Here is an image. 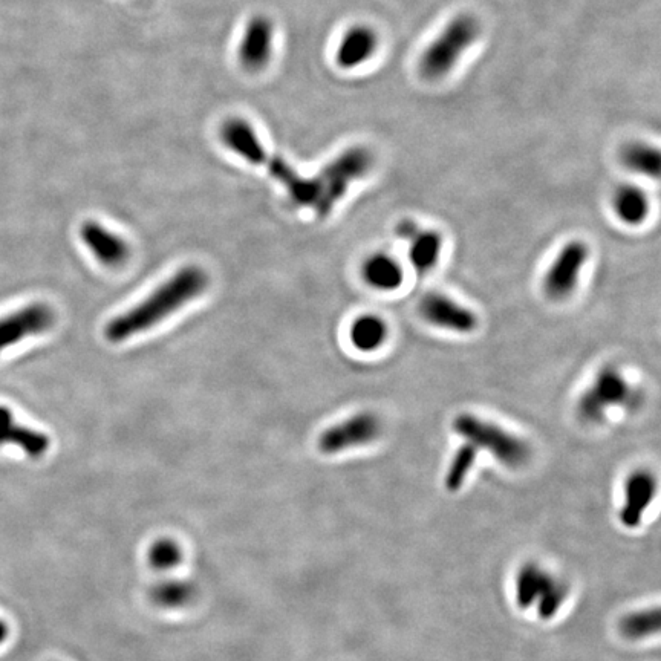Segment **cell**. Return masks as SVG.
<instances>
[{
  "label": "cell",
  "instance_id": "1",
  "mask_svg": "<svg viewBox=\"0 0 661 661\" xmlns=\"http://www.w3.org/2000/svg\"><path fill=\"white\" fill-rule=\"evenodd\" d=\"M207 285H209V276L202 268H181L175 276L170 277L166 284L157 288L143 302L111 320L106 325V339L112 343H120L135 334L143 333L204 293Z\"/></svg>",
  "mask_w": 661,
  "mask_h": 661
},
{
  "label": "cell",
  "instance_id": "2",
  "mask_svg": "<svg viewBox=\"0 0 661 661\" xmlns=\"http://www.w3.org/2000/svg\"><path fill=\"white\" fill-rule=\"evenodd\" d=\"M481 36V23L472 14L453 17L421 54L418 69L424 79L438 82L446 79L463 54Z\"/></svg>",
  "mask_w": 661,
  "mask_h": 661
},
{
  "label": "cell",
  "instance_id": "3",
  "mask_svg": "<svg viewBox=\"0 0 661 661\" xmlns=\"http://www.w3.org/2000/svg\"><path fill=\"white\" fill-rule=\"evenodd\" d=\"M453 430L476 449L487 450L499 463L512 469L524 466L530 458V447L524 440L475 415H458Z\"/></svg>",
  "mask_w": 661,
  "mask_h": 661
},
{
  "label": "cell",
  "instance_id": "4",
  "mask_svg": "<svg viewBox=\"0 0 661 661\" xmlns=\"http://www.w3.org/2000/svg\"><path fill=\"white\" fill-rule=\"evenodd\" d=\"M372 164L374 157L371 150L357 146L349 147L328 166L323 167L322 172L316 176L320 190L319 201L314 209L317 216L326 218L333 212L334 206L346 195L349 186L368 175Z\"/></svg>",
  "mask_w": 661,
  "mask_h": 661
},
{
  "label": "cell",
  "instance_id": "5",
  "mask_svg": "<svg viewBox=\"0 0 661 661\" xmlns=\"http://www.w3.org/2000/svg\"><path fill=\"white\" fill-rule=\"evenodd\" d=\"M628 381L614 366H606L597 374L593 385L579 400V415L588 423H599L606 411L623 406L631 400Z\"/></svg>",
  "mask_w": 661,
  "mask_h": 661
},
{
  "label": "cell",
  "instance_id": "6",
  "mask_svg": "<svg viewBox=\"0 0 661 661\" xmlns=\"http://www.w3.org/2000/svg\"><path fill=\"white\" fill-rule=\"evenodd\" d=\"M588 259L590 248L585 242H568L545 274V294L553 300H564L571 296L579 284L580 274Z\"/></svg>",
  "mask_w": 661,
  "mask_h": 661
},
{
  "label": "cell",
  "instance_id": "7",
  "mask_svg": "<svg viewBox=\"0 0 661 661\" xmlns=\"http://www.w3.org/2000/svg\"><path fill=\"white\" fill-rule=\"evenodd\" d=\"M381 432L380 420L371 412H360L348 420L329 427L320 435L319 447L326 455H336L343 450L368 446L377 440Z\"/></svg>",
  "mask_w": 661,
  "mask_h": 661
},
{
  "label": "cell",
  "instance_id": "8",
  "mask_svg": "<svg viewBox=\"0 0 661 661\" xmlns=\"http://www.w3.org/2000/svg\"><path fill=\"white\" fill-rule=\"evenodd\" d=\"M56 314L46 303H31L0 319V354L31 336L53 328Z\"/></svg>",
  "mask_w": 661,
  "mask_h": 661
},
{
  "label": "cell",
  "instance_id": "9",
  "mask_svg": "<svg viewBox=\"0 0 661 661\" xmlns=\"http://www.w3.org/2000/svg\"><path fill=\"white\" fill-rule=\"evenodd\" d=\"M420 314L427 323L450 333L470 334L478 317L469 308L440 293H427L420 302Z\"/></svg>",
  "mask_w": 661,
  "mask_h": 661
},
{
  "label": "cell",
  "instance_id": "10",
  "mask_svg": "<svg viewBox=\"0 0 661 661\" xmlns=\"http://www.w3.org/2000/svg\"><path fill=\"white\" fill-rule=\"evenodd\" d=\"M273 46V22L265 16L253 17L247 23L239 43V63L248 72L262 71L270 63Z\"/></svg>",
  "mask_w": 661,
  "mask_h": 661
},
{
  "label": "cell",
  "instance_id": "11",
  "mask_svg": "<svg viewBox=\"0 0 661 661\" xmlns=\"http://www.w3.org/2000/svg\"><path fill=\"white\" fill-rule=\"evenodd\" d=\"M380 39L377 31L368 25H354L349 28L336 51V63L345 71L366 65L377 54Z\"/></svg>",
  "mask_w": 661,
  "mask_h": 661
},
{
  "label": "cell",
  "instance_id": "12",
  "mask_svg": "<svg viewBox=\"0 0 661 661\" xmlns=\"http://www.w3.org/2000/svg\"><path fill=\"white\" fill-rule=\"evenodd\" d=\"M221 140L238 157L254 166L267 164L268 154L254 127L244 118H228L221 127Z\"/></svg>",
  "mask_w": 661,
  "mask_h": 661
},
{
  "label": "cell",
  "instance_id": "13",
  "mask_svg": "<svg viewBox=\"0 0 661 661\" xmlns=\"http://www.w3.org/2000/svg\"><path fill=\"white\" fill-rule=\"evenodd\" d=\"M80 236L97 261L106 267H121L129 261L131 256L129 244L98 222H85L80 230Z\"/></svg>",
  "mask_w": 661,
  "mask_h": 661
},
{
  "label": "cell",
  "instance_id": "14",
  "mask_svg": "<svg viewBox=\"0 0 661 661\" xmlns=\"http://www.w3.org/2000/svg\"><path fill=\"white\" fill-rule=\"evenodd\" d=\"M657 493V481L646 470L632 473L626 481L625 504L620 510V522L626 528H637L642 522L643 513L651 505Z\"/></svg>",
  "mask_w": 661,
  "mask_h": 661
},
{
  "label": "cell",
  "instance_id": "15",
  "mask_svg": "<svg viewBox=\"0 0 661 661\" xmlns=\"http://www.w3.org/2000/svg\"><path fill=\"white\" fill-rule=\"evenodd\" d=\"M0 446H16L33 460L48 452L51 441L45 434L17 423L13 412L0 406Z\"/></svg>",
  "mask_w": 661,
  "mask_h": 661
},
{
  "label": "cell",
  "instance_id": "16",
  "mask_svg": "<svg viewBox=\"0 0 661 661\" xmlns=\"http://www.w3.org/2000/svg\"><path fill=\"white\" fill-rule=\"evenodd\" d=\"M363 281L374 288V290L389 291L398 290L403 285L404 273L401 265L388 254H372L366 259L362 267Z\"/></svg>",
  "mask_w": 661,
  "mask_h": 661
},
{
  "label": "cell",
  "instance_id": "17",
  "mask_svg": "<svg viewBox=\"0 0 661 661\" xmlns=\"http://www.w3.org/2000/svg\"><path fill=\"white\" fill-rule=\"evenodd\" d=\"M389 329L385 320L374 314L357 317L349 329V339L355 349L362 352H374L385 345Z\"/></svg>",
  "mask_w": 661,
  "mask_h": 661
},
{
  "label": "cell",
  "instance_id": "18",
  "mask_svg": "<svg viewBox=\"0 0 661 661\" xmlns=\"http://www.w3.org/2000/svg\"><path fill=\"white\" fill-rule=\"evenodd\" d=\"M443 236L435 230H421L411 239L409 259L412 267L420 274L429 273L440 261Z\"/></svg>",
  "mask_w": 661,
  "mask_h": 661
},
{
  "label": "cell",
  "instance_id": "19",
  "mask_svg": "<svg viewBox=\"0 0 661 661\" xmlns=\"http://www.w3.org/2000/svg\"><path fill=\"white\" fill-rule=\"evenodd\" d=\"M554 577L535 564L521 568L516 582V602L521 609H528L538 602L539 597L553 583Z\"/></svg>",
  "mask_w": 661,
  "mask_h": 661
},
{
  "label": "cell",
  "instance_id": "20",
  "mask_svg": "<svg viewBox=\"0 0 661 661\" xmlns=\"http://www.w3.org/2000/svg\"><path fill=\"white\" fill-rule=\"evenodd\" d=\"M614 212L626 225H640L649 213V199L640 187L622 186L614 195Z\"/></svg>",
  "mask_w": 661,
  "mask_h": 661
},
{
  "label": "cell",
  "instance_id": "21",
  "mask_svg": "<svg viewBox=\"0 0 661 661\" xmlns=\"http://www.w3.org/2000/svg\"><path fill=\"white\" fill-rule=\"evenodd\" d=\"M620 161L626 169L639 175L649 178H657L660 175V152L657 147L643 141L626 144L620 152Z\"/></svg>",
  "mask_w": 661,
  "mask_h": 661
},
{
  "label": "cell",
  "instance_id": "22",
  "mask_svg": "<svg viewBox=\"0 0 661 661\" xmlns=\"http://www.w3.org/2000/svg\"><path fill=\"white\" fill-rule=\"evenodd\" d=\"M196 587L187 580H164L150 591V599L164 609H178L195 600Z\"/></svg>",
  "mask_w": 661,
  "mask_h": 661
},
{
  "label": "cell",
  "instance_id": "23",
  "mask_svg": "<svg viewBox=\"0 0 661 661\" xmlns=\"http://www.w3.org/2000/svg\"><path fill=\"white\" fill-rule=\"evenodd\" d=\"M661 614L660 609L652 608L640 611V613L629 614L623 617L619 623L620 634L629 640H642L660 632Z\"/></svg>",
  "mask_w": 661,
  "mask_h": 661
},
{
  "label": "cell",
  "instance_id": "24",
  "mask_svg": "<svg viewBox=\"0 0 661 661\" xmlns=\"http://www.w3.org/2000/svg\"><path fill=\"white\" fill-rule=\"evenodd\" d=\"M476 456H478V449L469 443L463 444L460 449L456 450L452 463L447 469L446 481H444L449 492H458L464 486L467 476L472 472Z\"/></svg>",
  "mask_w": 661,
  "mask_h": 661
},
{
  "label": "cell",
  "instance_id": "25",
  "mask_svg": "<svg viewBox=\"0 0 661 661\" xmlns=\"http://www.w3.org/2000/svg\"><path fill=\"white\" fill-rule=\"evenodd\" d=\"M181 548L172 539H161L150 548L149 562L155 570L167 571L178 567L181 562Z\"/></svg>",
  "mask_w": 661,
  "mask_h": 661
},
{
  "label": "cell",
  "instance_id": "26",
  "mask_svg": "<svg viewBox=\"0 0 661 661\" xmlns=\"http://www.w3.org/2000/svg\"><path fill=\"white\" fill-rule=\"evenodd\" d=\"M568 594H570V587H568L567 583L554 579L550 587L544 591V594L536 602L538 603L539 617L542 620L553 619L557 611L564 605Z\"/></svg>",
  "mask_w": 661,
  "mask_h": 661
},
{
  "label": "cell",
  "instance_id": "27",
  "mask_svg": "<svg viewBox=\"0 0 661 661\" xmlns=\"http://www.w3.org/2000/svg\"><path fill=\"white\" fill-rule=\"evenodd\" d=\"M418 232H420V225L415 224L411 219L401 221L397 227V235L400 236L401 239H408V241H411Z\"/></svg>",
  "mask_w": 661,
  "mask_h": 661
},
{
  "label": "cell",
  "instance_id": "28",
  "mask_svg": "<svg viewBox=\"0 0 661 661\" xmlns=\"http://www.w3.org/2000/svg\"><path fill=\"white\" fill-rule=\"evenodd\" d=\"M8 634H10V629H8L7 623L0 619V645L8 639Z\"/></svg>",
  "mask_w": 661,
  "mask_h": 661
}]
</instances>
